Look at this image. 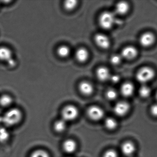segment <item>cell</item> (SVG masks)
<instances>
[{
    "label": "cell",
    "instance_id": "cell-1",
    "mask_svg": "<svg viewBox=\"0 0 157 157\" xmlns=\"http://www.w3.org/2000/svg\"><path fill=\"white\" fill-rule=\"evenodd\" d=\"M22 117V114L19 109L12 108L6 112L2 117V121L6 125L12 126L19 124Z\"/></svg>",
    "mask_w": 157,
    "mask_h": 157
},
{
    "label": "cell",
    "instance_id": "cell-2",
    "mask_svg": "<svg viewBox=\"0 0 157 157\" xmlns=\"http://www.w3.org/2000/svg\"><path fill=\"white\" fill-rule=\"evenodd\" d=\"M99 22L101 27L105 30H110L115 24H120L117 20L115 14L109 11L105 12L100 15Z\"/></svg>",
    "mask_w": 157,
    "mask_h": 157
},
{
    "label": "cell",
    "instance_id": "cell-3",
    "mask_svg": "<svg viewBox=\"0 0 157 157\" xmlns=\"http://www.w3.org/2000/svg\"><path fill=\"white\" fill-rule=\"evenodd\" d=\"M155 76L154 70L149 67L141 68L137 72L136 78L139 82L145 84L150 81Z\"/></svg>",
    "mask_w": 157,
    "mask_h": 157
},
{
    "label": "cell",
    "instance_id": "cell-4",
    "mask_svg": "<svg viewBox=\"0 0 157 157\" xmlns=\"http://www.w3.org/2000/svg\"><path fill=\"white\" fill-rule=\"evenodd\" d=\"M78 108L71 105L65 106L62 111V119L66 122L75 120L78 117Z\"/></svg>",
    "mask_w": 157,
    "mask_h": 157
},
{
    "label": "cell",
    "instance_id": "cell-5",
    "mask_svg": "<svg viewBox=\"0 0 157 157\" xmlns=\"http://www.w3.org/2000/svg\"><path fill=\"white\" fill-rule=\"evenodd\" d=\"M0 60L7 62L10 67H14L16 66V62L13 57L11 50L5 47H0Z\"/></svg>",
    "mask_w": 157,
    "mask_h": 157
},
{
    "label": "cell",
    "instance_id": "cell-6",
    "mask_svg": "<svg viewBox=\"0 0 157 157\" xmlns=\"http://www.w3.org/2000/svg\"><path fill=\"white\" fill-rule=\"evenodd\" d=\"M88 116L92 120L98 121L101 120L104 116V112L102 109L96 105L90 106L87 111Z\"/></svg>",
    "mask_w": 157,
    "mask_h": 157
},
{
    "label": "cell",
    "instance_id": "cell-7",
    "mask_svg": "<svg viewBox=\"0 0 157 157\" xmlns=\"http://www.w3.org/2000/svg\"><path fill=\"white\" fill-rule=\"evenodd\" d=\"M94 42L102 49H107L110 46V41L108 36L103 34H97L94 37Z\"/></svg>",
    "mask_w": 157,
    "mask_h": 157
},
{
    "label": "cell",
    "instance_id": "cell-8",
    "mask_svg": "<svg viewBox=\"0 0 157 157\" xmlns=\"http://www.w3.org/2000/svg\"><path fill=\"white\" fill-rule=\"evenodd\" d=\"M130 109L128 103L125 101L117 102L114 107V112L118 116L122 117L125 115Z\"/></svg>",
    "mask_w": 157,
    "mask_h": 157
},
{
    "label": "cell",
    "instance_id": "cell-9",
    "mask_svg": "<svg viewBox=\"0 0 157 157\" xmlns=\"http://www.w3.org/2000/svg\"><path fill=\"white\" fill-rule=\"evenodd\" d=\"M155 40V36L152 33H146L140 37L139 43L143 47H149L154 44Z\"/></svg>",
    "mask_w": 157,
    "mask_h": 157
},
{
    "label": "cell",
    "instance_id": "cell-10",
    "mask_svg": "<svg viewBox=\"0 0 157 157\" xmlns=\"http://www.w3.org/2000/svg\"><path fill=\"white\" fill-rule=\"evenodd\" d=\"M137 54L138 51L136 48L134 47L129 46L123 48L121 52V56L122 58L130 60L135 58Z\"/></svg>",
    "mask_w": 157,
    "mask_h": 157
},
{
    "label": "cell",
    "instance_id": "cell-11",
    "mask_svg": "<svg viewBox=\"0 0 157 157\" xmlns=\"http://www.w3.org/2000/svg\"><path fill=\"white\" fill-rule=\"evenodd\" d=\"M121 149L124 155L131 157L136 151V147L133 142L127 141L123 143L121 146Z\"/></svg>",
    "mask_w": 157,
    "mask_h": 157
},
{
    "label": "cell",
    "instance_id": "cell-12",
    "mask_svg": "<svg viewBox=\"0 0 157 157\" xmlns=\"http://www.w3.org/2000/svg\"><path fill=\"white\" fill-rule=\"evenodd\" d=\"M79 90L83 95L89 96L93 92L94 87L92 84L88 81H82L79 84Z\"/></svg>",
    "mask_w": 157,
    "mask_h": 157
},
{
    "label": "cell",
    "instance_id": "cell-13",
    "mask_svg": "<svg viewBox=\"0 0 157 157\" xmlns=\"http://www.w3.org/2000/svg\"><path fill=\"white\" fill-rule=\"evenodd\" d=\"M96 76L97 78L101 81H106L109 79L111 77L110 71L105 67H100L96 71Z\"/></svg>",
    "mask_w": 157,
    "mask_h": 157
},
{
    "label": "cell",
    "instance_id": "cell-14",
    "mask_svg": "<svg viewBox=\"0 0 157 157\" xmlns=\"http://www.w3.org/2000/svg\"><path fill=\"white\" fill-rule=\"evenodd\" d=\"M89 53L88 50L84 48H80L77 49L75 53V57L78 62L83 63L88 60Z\"/></svg>",
    "mask_w": 157,
    "mask_h": 157
},
{
    "label": "cell",
    "instance_id": "cell-15",
    "mask_svg": "<svg viewBox=\"0 0 157 157\" xmlns=\"http://www.w3.org/2000/svg\"><path fill=\"white\" fill-rule=\"evenodd\" d=\"M134 85L130 82H125L121 86V92L123 96L126 97H130L134 92Z\"/></svg>",
    "mask_w": 157,
    "mask_h": 157
},
{
    "label": "cell",
    "instance_id": "cell-16",
    "mask_svg": "<svg viewBox=\"0 0 157 157\" xmlns=\"http://www.w3.org/2000/svg\"><path fill=\"white\" fill-rule=\"evenodd\" d=\"M77 147V143L73 140H67L63 144V149L67 153H73L76 150Z\"/></svg>",
    "mask_w": 157,
    "mask_h": 157
},
{
    "label": "cell",
    "instance_id": "cell-17",
    "mask_svg": "<svg viewBox=\"0 0 157 157\" xmlns=\"http://www.w3.org/2000/svg\"><path fill=\"white\" fill-rule=\"evenodd\" d=\"M129 5L125 2H120L117 3L115 7V13L119 15H124L129 10Z\"/></svg>",
    "mask_w": 157,
    "mask_h": 157
},
{
    "label": "cell",
    "instance_id": "cell-18",
    "mask_svg": "<svg viewBox=\"0 0 157 157\" xmlns=\"http://www.w3.org/2000/svg\"><path fill=\"white\" fill-rule=\"evenodd\" d=\"M66 128H67V122L62 118L56 121L54 124V128L55 130L59 133L65 131Z\"/></svg>",
    "mask_w": 157,
    "mask_h": 157
},
{
    "label": "cell",
    "instance_id": "cell-19",
    "mask_svg": "<svg viewBox=\"0 0 157 157\" xmlns=\"http://www.w3.org/2000/svg\"><path fill=\"white\" fill-rule=\"evenodd\" d=\"M70 49L66 45H62L58 48L57 53L58 55L61 58H66L70 54Z\"/></svg>",
    "mask_w": 157,
    "mask_h": 157
},
{
    "label": "cell",
    "instance_id": "cell-20",
    "mask_svg": "<svg viewBox=\"0 0 157 157\" xmlns=\"http://www.w3.org/2000/svg\"><path fill=\"white\" fill-rule=\"evenodd\" d=\"M105 125L107 129L113 130L117 127V121L113 117H107L105 121Z\"/></svg>",
    "mask_w": 157,
    "mask_h": 157
},
{
    "label": "cell",
    "instance_id": "cell-21",
    "mask_svg": "<svg viewBox=\"0 0 157 157\" xmlns=\"http://www.w3.org/2000/svg\"><path fill=\"white\" fill-rule=\"evenodd\" d=\"M139 93L140 96L142 98H147L151 93V90L150 88L147 85L143 84L140 88Z\"/></svg>",
    "mask_w": 157,
    "mask_h": 157
},
{
    "label": "cell",
    "instance_id": "cell-22",
    "mask_svg": "<svg viewBox=\"0 0 157 157\" xmlns=\"http://www.w3.org/2000/svg\"><path fill=\"white\" fill-rule=\"evenodd\" d=\"M10 132L7 128L4 127H0V142L4 143L10 138Z\"/></svg>",
    "mask_w": 157,
    "mask_h": 157
},
{
    "label": "cell",
    "instance_id": "cell-23",
    "mask_svg": "<svg viewBox=\"0 0 157 157\" xmlns=\"http://www.w3.org/2000/svg\"><path fill=\"white\" fill-rule=\"evenodd\" d=\"M12 102V99L9 95L4 94L0 97V105L3 107L10 106Z\"/></svg>",
    "mask_w": 157,
    "mask_h": 157
},
{
    "label": "cell",
    "instance_id": "cell-24",
    "mask_svg": "<svg viewBox=\"0 0 157 157\" xmlns=\"http://www.w3.org/2000/svg\"><path fill=\"white\" fill-rule=\"evenodd\" d=\"M78 5V1L75 0H68L65 2L64 7L67 10L71 11L74 10Z\"/></svg>",
    "mask_w": 157,
    "mask_h": 157
},
{
    "label": "cell",
    "instance_id": "cell-25",
    "mask_svg": "<svg viewBox=\"0 0 157 157\" xmlns=\"http://www.w3.org/2000/svg\"><path fill=\"white\" fill-rule=\"evenodd\" d=\"M30 157H50L49 154L45 151L39 149L35 151Z\"/></svg>",
    "mask_w": 157,
    "mask_h": 157
},
{
    "label": "cell",
    "instance_id": "cell-26",
    "mask_svg": "<svg viewBox=\"0 0 157 157\" xmlns=\"http://www.w3.org/2000/svg\"><path fill=\"white\" fill-rule=\"evenodd\" d=\"M106 98L109 100H114L117 98V92L113 89H109L105 94Z\"/></svg>",
    "mask_w": 157,
    "mask_h": 157
},
{
    "label": "cell",
    "instance_id": "cell-27",
    "mask_svg": "<svg viewBox=\"0 0 157 157\" xmlns=\"http://www.w3.org/2000/svg\"><path fill=\"white\" fill-rule=\"evenodd\" d=\"M122 57L121 55H113L110 58V62L113 65H117L121 63Z\"/></svg>",
    "mask_w": 157,
    "mask_h": 157
},
{
    "label": "cell",
    "instance_id": "cell-28",
    "mask_svg": "<svg viewBox=\"0 0 157 157\" xmlns=\"http://www.w3.org/2000/svg\"><path fill=\"white\" fill-rule=\"evenodd\" d=\"M102 157H118V154L114 150L109 149L105 152Z\"/></svg>",
    "mask_w": 157,
    "mask_h": 157
},
{
    "label": "cell",
    "instance_id": "cell-29",
    "mask_svg": "<svg viewBox=\"0 0 157 157\" xmlns=\"http://www.w3.org/2000/svg\"><path fill=\"white\" fill-rule=\"evenodd\" d=\"M150 112L152 115L157 117V104L153 105L151 107Z\"/></svg>",
    "mask_w": 157,
    "mask_h": 157
},
{
    "label": "cell",
    "instance_id": "cell-30",
    "mask_svg": "<svg viewBox=\"0 0 157 157\" xmlns=\"http://www.w3.org/2000/svg\"><path fill=\"white\" fill-rule=\"evenodd\" d=\"M120 77L117 75H114L113 76H111L110 77L109 79L111 80L112 82L113 83H117L120 80Z\"/></svg>",
    "mask_w": 157,
    "mask_h": 157
},
{
    "label": "cell",
    "instance_id": "cell-31",
    "mask_svg": "<svg viewBox=\"0 0 157 157\" xmlns=\"http://www.w3.org/2000/svg\"><path fill=\"white\" fill-rule=\"evenodd\" d=\"M156 99H157V92L156 93Z\"/></svg>",
    "mask_w": 157,
    "mask_h": 157
},
{
    "label": "cell",
    "instance_id": "cell-32",
    "mask_svg": "<svg viewBox=\"0 0 157 157\" xmlns=\"http://www.w3.org/2000/svg\"></svg>",
    "mask_w": 157,
    "mask_h": 157
}]
</instances>
